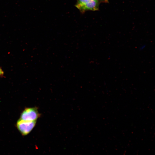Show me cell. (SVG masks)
Here are the masks:
<instances>
[{
  "instance_id": "cell-1",
  "label": "cell",
  "mask_w": 155,
  "mask_h": 155,
  "mask_svg": "<svg viewBox=\"0 0 155 155\" xmlns=\"http://www.w3.org/2000/svg\"><path fill=\"white\" fill-rule=\"evenodd\" d=\"M99 1L97 0H77L75 6L82 12L91 10H98Z\"/></svg>"
},
{
  "instance_id": "cell-2",
  "label": "cell",
  "mask_w": 155,
  "mask_h": 155,
  "mask_svg": "<svg viewBox=\"0 0 155 155\" xmlns=\"http://www.w3.org/2000/svg\"><path fill=\"white\" fill-rule=\"evenodd\" d=\"M36 121H27L19 119L17 121L16 126L23 135L28 134L32 130L36 124Z\"/></svg>"
},
{
  "instance_id": "cell-3",
  "label": "cell",
  "mask_w": 155,
  "mask_h": 155,
  "mask_svg": "<svg viewBox=\"0 0 155 155\" xmlns=\"http://www.w3.org/2000/svg\"><path fill=\"white\" fill-rule=\"evenodd\" d=\"M40 114L36 107L26 108L22 112L20 119L27 121H35L39 117Z\"/></svg>"
},
{
  "instance_id": "cell-4",
  "label": "cell",
  "mask_w": 155,
  "mask_h": 155,
  "mask_svg": "<svg viewBox=\"0 0 155 155\" xmlns=\"http://www.w3.org/2000/svg\"><path fill=\"white\" fill-rule=\"evenodd\" d=\"M4 74V72L0 66V77L3 76Z\"/></svg>"
},
{
  "instance_id": "cell-5",
  "label": "cell",
  "mask_w": 155,
  "mask_h": 155,
  "mask_svg": "<svg viewBox=\"0 0 155 155\" xmlns=\"http://www.w3.org/2000/svg\"><path fill=\"white\" fill-rule=\"evenodd\" d=\"M146 47V45H143L142 46H141L140 47V50H143L145 47Z\"/></svg>"
},
{
  "instance_id": "cell-6",
  "label": "cell",
  "mask_w": 155,
  "mask_h": 155,
  "mask_svg": "<svg viewBox=\"0 0 155 155\" xmlns=\"http://www.w3.org/2000/svg\"><path fill=\"white\" fill-rule=\"evenodd\" d=\"M98 1H100L104 2H108V0H97Z\"/></svg>"
}]
</instances>
